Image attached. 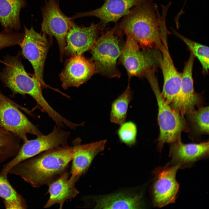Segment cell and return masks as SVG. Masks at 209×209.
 I'll list each match as a JSON object with an SVG mask.
<instances>
[{"instance_id": "cell-1", "label": "cell", "mask_w": 209, "mask_h": 209, "mask_svg": "<svg viewBox=\"0 0 209 209\" xmlns=\"http://www.w3.org/2000/svg\"><path fill=\"white\" fill-rule=\"evenodd\" d=\"M77 147L61 146L43 152L17 164L9 173L35 188L48 185L66 171Z\"/></svg>"}, {"instance_id": "cell-2", "label": "cell", "mask_w": 209, "mask_h": 209, "mask_svg": "<svg viewBox=\"0 0 209 209\" xmlns=\"http://www.w3.org/2000/svg\"><path fill=\"white\" fill-rule=\"evenodd\" d=\"M161 16L153 0H145L131 8L116 30L130 37L143 49L164 48Z\"/></svg>"}, {"instance_id": "cell-3", "label": "cell", "mask_w": 209, "mask_h": 209, "mask_svg": "<svg viewBox=\"0 0 209 209\" xmlns=\"http://www.w3.org/2000/svg\"><path fill=\"white\" fill-rule=\"evenodd\" d=\"M19 51L16 56L6 55L3 63L4 67L0 72V80L14 94H28L36 102L42 110L50 118L57 112L48 103L43 96L42 86L35 76L26 72L21 62Z\"/></svg>"}, {"instance_id": "cell-4", "label": "cell", "mask_w": 209, "mask_h": 209, "mask_svg": "<svg viewBox=\"0 0 209 209\" xmlns=\"http://www.w3.org/2000/svg\"><path fill=\"white\" fill-rule=\"evenodd\" d=\"M154 72L155 69H149L145 72L144 75L150 85L158 103L160 134L157 147L161 152L165 143H172L181 139V133L188 131V129L184 116L173 109L163 96Z\"/></svg>"}, {"instance_id": "cell-5", "label": "cell", "mask_w": 209, "mask_h": 209, "mask_svg": "<svg viewBox=\"0 0 209 209\" xmlns=\"http://www.w3.org/2000/svg\"><path fill=\"white\" fill-rule=\"evenodd\" d=\"M117 27L102 32L90 50V60L95 65L96 72L109 78H119L121 75L116 63L122 49L119 38L121 33L116 31Z\"/></svg>"}, {"instance_id": "cell-6", "label": "cell", "mask_w": 209, "mask_h": 209, "mask_svg": "<svg viewBox=\"0 0 209 209\" xmlns=\"http://www.w3.org/2000/svg\"><path fill=\"white\" fill-rule=\"evenodd\" d=\"M70 132L56 125L52 131L45 135L37 136L36 138L24 142L17 154L3 167L1 172L8 175L10 169L18 163L42 152L57 147L67 146Z\"/></svg>"}, {"instance_id": "cell-7", "label": "cell", "mask_w": 209, "mask_h": 209, "mask_svg": "<svg viewBox=\"0 0 209 209\" xmlns=\"http://www.w3.org/2000/svg\"><path fill=\"white\" fill-rule=\"evenodd\" d=\"M24 29V37L19 45L21 54L31 64L34 76L42 86L49 87L43 80L44 64L50 46L47 35L37 32L32 26L29 29L26 26Z\"/></svg>"}, {"instance_id": "cell-8", "label": "cell", "mask_w": 209, "mask_h": 209, "mask_svg": "<svg viewBox=\"0 0 209 209\" xmlns=\"http://www.w3.org/2000/svg\"><path fill=\"white\" fill-rule=\"evenodd\" d=\"M43 20L41 33L56 38L59 48L61 61L63 60L66 45V37L74 22L60 8L57 0H48L42 8Z\"/></svg>"}, {"instance_id": "cell-9", "label": "cell", "mask_w": 209, "mask_h": 209, "mask_svg": "<svg viewBox=\"0 0 209 209\" xmlns=\"http://www.w3.org/2000/svg\"><path fill=\"white\" fill-rule=\"evenodd\" d=\"M18 107L27 113L29 111L7 97L0 98V126L24 142L28 139V134H42Z\"/></svg>"}, {"instance_id": "cell-10", "label": "cell", "mask_w": 209, "mask_h": 209, "mask_svg": "<svg viewBox=\"0 0 209 209\" xmlns=\"http://www.w3.org/2000/svg\"><path fill=\"white\" fill-rule=\"evenodd\" d=\"M180 168L179 166L170 162L153 172L155 177L151 194L155 206L161 208L175 202L179 188L176 175Z\"/></svg>"}, {"instance_id": "cell-11", "label": "cell", "mask_w": 209, "mask_h": 209, "mask_svg": "<svg viewBox=\"0 0 209 209\" xmlns=\"http://www.w3.org/2000/svg\"><path fill=\"white\" fill-rule=\"evenodd\" d=\"M126 35V41L119 57L120 62L130 77H141L147 70L154 66L155 55L152 49L141 50L137 43Z\"/></svg>"}, {"instance_id": "cell-12", "label": "cell", "mask_w": 209, "mask_h": 209, "mask_svg": "<svg viewBox=\"0 0 209 209\" xmlns=\"http://www.w3.org/2000/svg\"><path fill=\"white\" fill-rule=\"evenodd\" d=\"M194 56L191 52L183 72L179 93L174 101L170 105L174 110L184 116L188 112L194 109L195 106H201L203 100L194 91L192 78Z\"/></svg>"}, {"instance_id": "cell-13", "label": "cell", "mask_w": 209, "mask_h": 209, "mask_svg": "<svg viewBox=\"0 0 209 209\" xmlns=\"http://www.w3.org/2000/svg\"><path fill=\"white\" fill-rule=\"evenodd\" d=\"M96 72L94 63L82 54L71 56L66 60L60 75L62 86L64 90L79 87Z\"/></svg>"}, {"instance_id": "cell-14", "label": "cell", "mask_w": 209, "mask_h": 209, "mask_svg": "<svg viewBox=\"0 0 209 209\" xmlns=\"http://www.w3.org/2000/svg\"><path fill=\"white\" fill-rule=\"evenodd\" d=\"M100 28L99 24L93 23L85 27L74 22L66 37L64 54L71 57L90 50L98 38Z\"/></svg>"}, {"instance_id": "cell-15", "label": "cell", "mask_w": 209, "mask_h": 209, "mask_svg": "<svg viewBox=\"0 0 209 209\" xmlns=\"http://www.w3.org/2000/svg\"><path fill=\"white\" fill-rule=\"evenodd\" d=\"M145 0H105L103 5L88 12L77 13L71 17L72 20L87 16H94L100 19L101 26L105 27L111 22L117 21L127 15L131 9Z\"/></svg>"}, {"instance_id": "cell-16", "label": "cell", "mask_w": 209, "mask_h": 209, "mask_svg": "<svg viewBox=\"0 0 209 209\" xmlns=\"http://www.w3.org/2000/svg\"><path fill=\"white\" fill-rule=\"evenodd\" d=\"M169 156L171 163L180 168L190 167L196 161L207 158L209 155V142L198 143H183L181 139L171 143Z\"/></svg>"}, {"instance_id": "cell-17", "label": "cell", "mask_w": 209, "mask_h": 209, "mask_svg": "<svg viewBox=\"0 0 209 209\" xmlns=\"http://www.w3.org/2000/svg\"><path fill=\"white\" fill-rule=\"evenodd\" d=\"M162 55L158 60L163 77L162 95L170 105L177 97L179 91L182 73L179 72L173 63L168 49L167 41L163 42Z\"/></svg>"}, {"instance_id": "cell-18", "label": "cell", "mask_w": 209, "mask_h": 209, "mask_svg": "<svg viewBox=\"0 0 209 209\" xmlns=\"http://www.w3.org/2000/svg\"><path fill=\"white\" fill-rule=\"evenodd\" d=\"M107 142L104 139L77 145L72 160L70 178L76 182L85 173L95 157L104 150Z\"/></svg>"}, {"instance_id": "cell-19", "label": "cell", "mask_w": 209, "mask_h": 209, "mask_svg": "<svg viewBox=\"0 0 209 209\" xmlns=\"http://www.w3.org/2000/svg\"><path fill=\"white\" fill-rule=\"evenodd\" d=\"M69 173L66 171L48 185L50 197L44 208L58 204L59 208L62 209L65 201L74 198L79 193L75 186L76 181L69 179Z\"/></svg>"}, {"instance_id": "cell-20", "label": "cell", "mask_w": 209, "mask_h": 209, "mask_svg": "<svg viewBox=\"0 0 209 209\" xmlns=\"http://www.w3.org/2000/svg\"><path fill=\"white\" fill-rule=\"evenodd\" d=\"M26 0H0V22L4 30H17L21 27L20 14Z\"/></svg>"}, {"instance_id": "cell-21", "label": "cell", "mask_w": 209, "mask_h": 209, "mask_svg": "<svg viewBox=\"0 0 209 209\" xmlns=\"http://www.w3.org/2000/svg\"><path fill=\"white\" fill-rule=\"evenodd\" d=\"M141 195L117 193L99 197L96 201L95 208L138 209L141 208Z\"/></svg>"}, {"instance_id": "cell-22", "label": "cell", "mask_w": 209, "mask_h": 209, "mask_svg": "<svg viewBox=\"0 0 209 209\" xmlns=\"http://www.w3.org/2000/svg\"><path fill=\"white\" fill-rule=\"evenodd\" d=\"M0 197L6 209H26L28 206L25 199L13 188L8 176L0 172Z\"/></svg>"}, {"instance_id": "cell-23", "label": "cell", "mask_w": 209, "mask_h": 209, "mask_svg": "<svg viewBox=\"0 0 209 209\" xmlns=\"http://www.w3.org/2000/svg\"><path fill=\"white\" fill-rule=\"evenodd\" d=\"M132 94L129 84L125 91L112 102L110 114L111 122L120 125L126 121Z\"/></svg>"}, {"instance_id": "cell-24", "label": "cell", "mask_w": 209, "mask_h": 209, "mask_svg": "<svg viewBox=\"0 0 209 209\" xmlns=\"http://www.w3.org/2000/svg\"><path fill=\"white\" fill-rule=\"evenodd\" d=\"M188 131L197 135L209 134V107H200L187 112Z\"/></svg>"}, {"instance_id": "cell-25", "label": "cell", "mask_w": 209, "mask_h": 209, "mask_svg": "<svg viewBox=\"0 0 209 209\" xmlns=\"http://www.w3.org/2000/svg\"><path fill=\"white\" fill-rule=\"evenodd\" d=\"M19 139L0 126V164L17 154L20 147Z\"/></svg>"}, {"instance_id": "cell-26", "label": "cell", "mask_w": 209, "mask_h": 209, "mask_svg": "<svg viewBox=\"0 0 209 209\" xmlns=\"http://www.w3.org/2000/svg\"><path fill=\"white\" fill-rule=\"evenodd\" d=\"M172 33L179 38L188 46L191 53L196 57L201 63L204 71L209 69V48L208 47L192 41L172 28Z\"/></svg>"}, {"instance_id": "cell-27", "label": "cell", "mask_w": 209, "mask_h": 209, "mask_svg": "<svg viewBox=\"0 0 209 209\" xmlns=\"http://www.w3.org/2000/svg\"><path fill=\"white\" fill-rule=\"evenodd\" d=\"M117 134L120 141L128 146L134 145L136 141L137 127L131 121H125L120 124Z\"/></svg>"}, {"instance_id": "cell-28", "label": "cell", "mask_w": 209, "mask_h": 209, "mask_svg": "<svg viewBox=\"0 0 209 209\" xmlns=\"http://www.w3.org/2000/svg\"><path fill=\"white\" fill-rule=\"evenodd\" d=\"M24 36V33L8 31L4 30L0 33V49L19 45Z\"/></svg>"}, {"instance_id": "cell-29", "label": "cell", "mask_w": 209, "mask_h": 209, "mask_svg": "<svg viewBox=\"0 0 209 209\" xmlns=\"http://www.w3.org/2000/svg\"><path fill=\"white\" fill-rule=\"evenodd\" d=\"M3 96H4V95H3L0 98H1V97H3Z\"/></svg>"}, {"instance_id": "cell-30", "label": "cell", "mask_w": 209, "mask_h": 209, "mask_svg": "<svg viewBox=\"0 0 209 209\" xmlns=\"http://www.w3.org/2000/svg\"><path fill=\"white\" fill-rule=\"evenodd\" d=\"M0 95H1V93H0Z\"/></svg>"}, {"instance_id": "cell-31", "label": "cell", "mask_w": 209, "mask_h": 209, "mask_svg": "<svg viewBox=\"0 0 209 209\" xmlns=\"http://www.w3.org/2000/svg\"></svg>"}]
</instances>
